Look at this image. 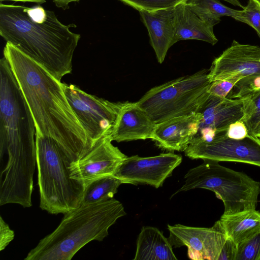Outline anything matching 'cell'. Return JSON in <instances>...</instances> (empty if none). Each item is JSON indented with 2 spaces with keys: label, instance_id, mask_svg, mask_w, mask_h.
Returning <instances> with one entry per match:
<instances>
[{
  "label": "cell",
  "instance_id": "cell-1",
  "mask_svg": "<svg viewBox=\"0 0 260 260\" xmlns=\"http://www.w3.org/2000/svg\"><path fill=\"white\" fill-rule=\"evenodd\" d=\"M34 120L10 66L0 60V201L31 203L37 164Z\"/></svg>",
  "mask_w": 260,
  "mask_h": 260
},
{
  "label": "cell",
  "instance_id": "cell-2",
  "mask_svg": "<svg viewBox=\"0 0 260 260\" xmlns=\"http://www.w3.org/2000/svg\"><path fill=\"white\" fill-rule=\"evenodd\" d=\"M32 115L36 135L56 140L74 161L93 146L73 111L61 81L16 47L3 51Z\"/></svg>",
  "mask_w": 260,
  "mask_h": 260
},
{
  "label": "cell",
  "instance_id": "cell-3",
  "mask_svg": "<svg viewBox=\"0 0 260 260\" xmlns=\"http://www.w3.org/2000/svg\"><path fill=\"white\" fill-rule=\"evenodd\" d=\"M38 23L28 16L26 7L0 4V35L7 42L44 68L59 81L72 71L73 54L80 35L61 23L54 12Z\"/></svg>",
  "mask_w": 260,
  "mask_h": 260
},
{
  "label": "cell",
  "instance_id": "cell-4",
  "mask_svg": "<svg viewBox=\"0 0 260 260\" xmlns=\"http://www.w3.org/2000/svg\"><path fill=\"white\" fill-rule=\"evenodd\" d=\"M125 214L123 205L114 198L81 205L64 214L57 228L41 239L24 259L70 260L89 242L102 241L110 227Z\"/></svg>",
  "mask_w": 260,
  "mask_h": 260
},
{
  "label": "cell",
  "instance_id": "cell-5",
  "mask_svg": "<svg viewBox=\"0 0 260 260\" xmlns=\"http://www.w3.org/2000/svg\"><path fill=\"white\" fill-rule=\"evenodd\" d=\"M40 207L52 214H66L80 206L85 184L72 178L74 160L53 138L36 135Z\"/></svg>",
  "mask_w": 260,
  "mask_h": 260
},
{
  "label": "cell",
  "instance_id": "cell-6",
  "mask_svg": "<svg viewBox=\"0 0 260 260\" xmlns=\"http://www.w3.org/2000/svg\"><path fill=\"white\" fill-rule=\"evenodd\" d=\"M190 169L185 182L176 192L204 188L214 192L224 207V214L256 209L260 182L241 172L222 166L218 161L205 159Z\"/></svg>",
  "mask_w": 260,
  "mask_h": 260
},
{
  "label": "cell",
  "instance_id": "cell-7",
  "mask_svg": "<svg viewBox=\"0 0 260 260\" xmlns=\"http://www.w3.org/2000/svg\"><path fill=\"white\" fill-rule=\"evenodd\" d=\"M208 73L203 69L153 87L137 103L155 124L198 113L209 94Z\"/></svg>",
  "mask_w": 260,
  "mask_h": 260
},
{
  "label": "cell",
  "instance_id": "cell-8",
  "mask_svg": "<svg viewBox=\"0 0 260 260\" xmlns=\"http://www.w3.org/2000/svg\"><path fill=\"white\" fill-rule=\"evenodd\" d=\"M61 84L73 111L93 146L109 135L122 103L88 94L73 84Z\"/></svg>",
  "mask_w": 260,
  "mask_h": 260
},
{
  "label": "cell",
  "instance_id": "cell-9",
  "mask_svg": "<svg viewBox=\"0 0 260 260\" xmlns=\"http://www.w3.org/2000/svg\"><path fill=\"white\" fill-rule=\"evenodd\" d=\"M226 131L219 133L211 141L193 138L184 150L192 159L243 162L260 167V138L249 135L240 140L230 138Z\"/></svg>",
  "mask_w": 260,
  "mask_h": 260
},
{
  "label": "cell",
  "instance_id": "cell-10",
  "mask_svg": "<svg viewBox=\"0 0 260 260\" xmlns=\"http://www.w3.org/2000/svg\"><path fill=\"white\" fill-rule=\"evenodd\" d=\"M182 160L181 155L172 152L151 157L127 156L113 175L123 183L148 184L157 188Z\"/></svg>",
  "mask_w": 260,
  "mask_h": 260
},
{
  "label": "cell",
  "instance_id": "cell-11",
  "mask_svg": "<svg viewBox=\"0 0 260 260\" xmlns=\"http://www.w3.org/2000/svg\"><path fill=\"white\" fill-rule=\"evenodd\" d=\"M169 240L174 248L187 247V255L193 260H218L227 239L219 220L211 228H197L176 224L168 225Z\"/></svg>",
  "mask_w": 260,
  "mask_h": 260
},
{
  "label": "cell",
  "instance_id": "cell-12",
  "mask_svg": "<svg viewBox=\"0 0 260 260\" xmlns=\"http://www.w3.org/2000/svg\"><path fill=\"white\" fill-rule=\"evenodd\" d=\"M109 135L99 139L91 148L71 163V177L86 185L96 178L113 175L127 157L114 146Z\"/></svg>",
  "mask_w": 260,
  "mask_h": 260
},
{
  "label": "cell",
  "instance_id": "cell-13",
  "mask_svg": "<svg viewBox=\"0 0 260 260\" xmlns=\"http://www.w3.org/2000/svg\"><path fill=\"white\" fill-rule=\"evenodd\" d=\"M260 75V47L234 40L212 62L208 75L211 83L235 76Z\"/></svg>",
  "mask_w": 260,
  "mask_h": 260
},
{
  "label": "cell",
  "instance_id": "cell-14",
  "mask_svg": "<svg viewBox=\"0 0 260 260\" xmlns=\"http://www.w3.org/2000/svg\"><path fill=\"white\" fill-rule=\"evenodd\" d=\"M200 119L201 115L198 112L155 124L151 139L163 149L184 151L197 135Z\"/></svg>",
  "mask_w": 260,
  "mask_h": 260
},
{
  "label": "cell",
  "instance_id": "cell-15",
  "mask_svg": "<svg viewBox=\"0 0 260 260\" xmlns=\"http://www.w3.org/2000/svg\"><path fill=\"white\" fill-rule=\"evenodd\" d=\"M246 102V99L221 98L209 94L198 111L201 115L199 129L208 128L218 132L226 131L231 123L244 121Z\"/></svg>",
  "mask_w": 260,
  "mask_h": 260
},
{
  "label": "cell",
  "instance_id": "cell-16",
  "mask_svg": "<svg viewBox=\"0 0 260 260\" xmlns=\"http://www.w3.org/2000/svg\"><path fill=\"white\" fill-rule=\"evenodd\" d=\"M155 123L137 103H122L109 134L117 142L151 139Z\"/></svg>",
  "mask_w": 260,
  "mask_h": 260
},
{
  "label": "cell",
  "instance_id": "cell-17",
  "mask_svg": "<svg viewBox=\"0 0 260 260\" xmlns=\"http://www.w3.org/2000/svg\"><path fill=\"white\" fill-rule=\"evenodd\" d=\"M148 32L150 42L158 62L162 63L174 36V7L153 11H139Z\"/></svg>",
  "mask_w": 260,
  "mask_h": 260
},
{
  "label": "cell",
  "instance_id": "cell-18",
  "mask_svg": "<svg viewBox=\"0 0 260 260\" xmlns=\"http://www.w3.org/2000/svg\"><path fill=\"white\" fill-rule=\"evenodd\" d=\"M185 2L174 7L175 32L172 46L179 41L184 40H197L212 45L216 44L218 39L214 34L213 27L192 12Z\"/></svg>",
  "mask_w": 260,
  "mask_h": 260
},
{
  "label": "cell",
  "instance_id": "cell-19",
  "mask_svg": "<svg viewBox=\"0 0 260 260\" xmlns=\"http://www.w3.org/2000/svg\"><path fill=\"white\" fill-rule=\"evenodd\" d=\"M134 260H175L173 246L157 228L143 226L137 240Z\"/></svg>",
  "mask_w": 260,
  "mask_h": 260
},
{
  "label": "cell",
  "instance_id": "cell-20",
  "mask_svg": "<svg viewBox=\"0 0 260 260\" xmlns=\"http://www.w3.org/2000/svg\"><path fill=\"white\" fill-rule=\"evenodd\" d=\"M219 220L226 235L237 244L260 231V212L256 209L223 214Z\"/></svg>",
  "mask_w": 260,
  "mask_h": 260
},
{
  "label": "cell",
  "instance_id": "cell-21",
  "mask_svg": "<svg viewBox=\"0 0 260 260\" xmlns=\"http://www.w3.org/2000/svg\"><path fill=\"white\" fill-rule=\"evenodd\" d=\"M185 3L192 12L211 26L218 23L223 16L245 22L242 10L228 7L220 0H186Z\"/></svg>",
  "mask_w": 260,
  "mask_h": 260
},
{
  "label": "cell",
  "instance_id": "cell-22",
  "mask_svg": "<svg viewBox=\"0 0 260 260\" xmlns=\"http://www.w3.org/2000/svg\"><path fill=\"white\" fill-rule=\"evenodd\" d=\"M123 183L122 180L113 175L93 180L85 185L81 205L96 203L113 198L117 192L118 187Z\"/></svg>",
  "mask_w": 260,
  "mask_h": 260
},
{
  "label": "cell",
  "instance_id": "cell-23",
  "mask_svg": "<svg viewBox=\"0 0 260 260\" xmlns=\"http://www.w3.org/2000/svg\"><path fill=\"white\" fill-rule=\"evenodd\" d=\"M260 93V75L246 76L234 86L226 98L250 100Z\"/></svg>",
  "mask_w": 260,
  "mask_h": 260
},
{
  "label": "cell",
  "instance_id": "cell-24",
  "mask_svg": "<svg viewBox=\"0 0 260 260\" xmlns=\"http://www.w3.org/2000/svg\"><path fill=\"white\" fill-rule=\"evenodd\" d=\"M235 260H260V231L237 244Z\"/></svg>",
  "mask_w": 260,
  "mask_h": 260
},
{
  "label": "cell",
  "instance_id": "cell-25",
  "mask_svg": "<svg viewBox=\"0 0 260 260\" xmlns=\"http://www.w3.org/2000/svg\"><path fill=\"white\" fill-rule=\"evenodd\" d=\"M122 3L138 10L153 11L175 7L186 0H120Z\"/></svg>",
  "mask_w": 260,
  "mask_h": 260
},
{
  "label": "cell",
  "instance_id": "cell-26",
  "mask_svg": "<svg viewBox=\"0 0 260 260\" xmlns=\"http://www.w3.org/2000/svg\"><path fill=\"white\" fill-rule=\"evenodd\" d=\"M246 115L244 120L249 135H251L260 122V93L253 98L246 99Z\"/></svg>",
  "mask_w": 260,
  "mask_h": 260
},
{
  "label": "cell",
  "instance_id": "cell-27",
  "mask_svg": "<svg viewBox=\"0 0 260 260\" xmlns=\"http://www.w3.org/2000/svg\"><path fill=\"white\" fill-rule=\"evenodd\" d=\"M243 77H233L215 80L210 83L208 92L213 96L224 98H226L235 85Z\"/></svg>",
  "mask_w": 260,
  "mask_h": 260
},
{
  "label": "cell",
  "instance_id": "cell-28",
  "mask_svg": "<svg viewBox=\"0 0 260 260\" xmlns=\"http://www.w3.org/2000/svg\"><path fill=\"white\" fill-rule=\"evenodd\" d=\"M242 11L244 23L252 27L260 38V5L249 0Z\"/></svg>",
  "mask_w": 260,
  "mask_h": 260
},
{
  "label": "cell",
  "instance_id": "cell-29",
  "mask_svg": "<svg viewBox=\"0 0 260 260\" xmlns=\"http://www.w3.org/2000/svg\"><path fill=\"white\" fill-rule=\"evenodd\" d=\"M226 136L236 140L243 139L249 136L247 127L242 120L231 123L226 131Z\"/></svg>",
  "mask_w": 260,
  "mask_h": 260
},
{
  "label": "cell",
  "instance_id": "cell-30",
  "mask_svg": "<svg viewBox=\"0 0 260 260\" xmlns=\"http://www.w3.org/2000/svg\"><path fill=\"white\" fill-rule=\"evenodd\" d=\"M14 232L9 225L0 217V250H4L14 238Z\"/></svg>",
  "mask_w": 260,
  "mask_h": 260
},
{
  "label": "cell",
  "instance_id": "cell-31",
  "mask_svg": "<svg viewBox=\"0 0 260 260\" xmlns=\"http://www.w3.org/2000/svg\"><path fill=\"white\" fill-rule=\"evenodd\" d=\"M237 252V244L228 237L218 260H235Z\"/></svg>",
  "mask_w": 260,
  "mask_h": 260
},
{
  "label": "cell",
  "instance_id": "cell-32",
  "mask_svg": "<svg viewBox=\"0 0 260 260\" xmlns=\"http://www.w3.org/2000/svg\"><path fill=\"white\" fill-rule=\"evenodd\" d=\"M80 0H53L55 5L58 8H61L63 9L69 8V3L73 2H79Z\"/></svg>",
  "mask_w": 260,
  "mask_h": 260
},
{
  "label": "cell",
  "instance_id": "cell-33",
  "mask_svg": "<svg viewBox=\"0 0 260 260\" xmlns=\"http://www.w3.org/2000/svg\"><path fill=\"white\" fill-rule=\"evenodd\" d=\"M1 2L5 1H12L15 2H34L41 4L46 2V0H0Z\"/></svg>",
  "mask_w": 260,
  "mask_h": 260
},
{
  "label": "cell",
  "instance_id": "cell-34",
  "mask_svg": "<svg viewBox=\"0 0 260 260\" xmlns=\"http://www.w3.org/2000/svg\"><path fill=\"white\" fill-rule=\"evenodd\" d=\"M226 2H228L235 6L240 7L243 9L244 7L241 3L239 0H222Z\"/></svg>",
  "mask_w": 260,
  "mask_h": 260
},
{
  "label": "cell",
  "instance_id": "cell-35",
  "mask_svg": "<svg viewBox=\"0 0 260 260\" xmlns=\"http://www.w3.org/2000/svg\"><path fill=\"white\" fill-rule=\"evenodd\" d=\"M251 136L260 138V122L257 124L254 129Z\"/></svg>",
  "mask_w": 260,
  "mask_h": 260
},
{
  "label": "cell",
  "instance_id": "cell-36",
  "mask_svg": "<svg viewBox=\"0 0 260 260\" xmlns=\"http://www.w3.org/2000/svg\"><path fill=\"white\" fill-rule=\"evenodd\" d=\"M253 1H254V2H255L256 3H257L260 5V0H253Z\"/></svg>",
  "mask_w": 260,
  "mask_h": 260
}]
</instances>
